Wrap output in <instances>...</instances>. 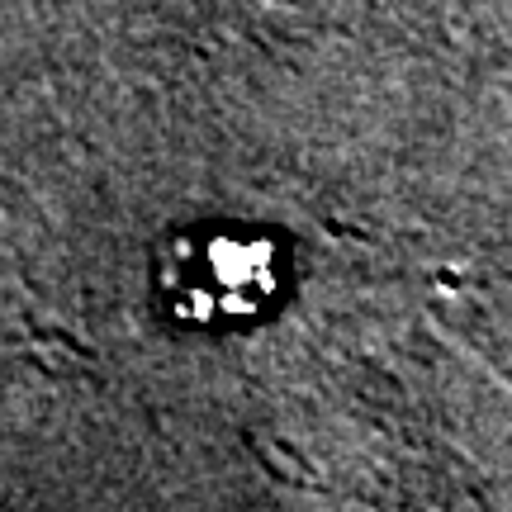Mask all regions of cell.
<instances>
[{"mask_svg":"<svg viewBox=\"0 0 512 512\" xmlns=\"http://www.w3.org/2000/svg\"><path fill=\"white\" fill-rule=\"evenodd\" d=\"M280 242L266 233H233V228H195L166 242L157 261V290L176 323L195 328H228L252 323L280 294Z\"/></svg>","mask_w":512,"mask_h":512,"instance_id":"cell-1","label":"cell"}]
</instances>
